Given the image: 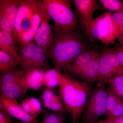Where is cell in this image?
<instances>
[{"label": "cell", "mask_w": 123, "mask_h": 123, "mask_svg": "<svg viewBox=\"0 0 123 123\" xmlns=\"http://www.w3.org/2000/svg\"><path fill=\"white\" fill-rule=\"evenodd\" d=\"M51 27L53 35L48 57L55 68L68 74L76 58L90 47L79 30Z\"/></svg>", "instance_id": "obj_1"}, {"label": "cell", "mask_w": 123, "mask_h": 123, "mask_svg": "<svg viewBox=\"0 0 123 123\" xmlns=\"http://www.w3.org/2000/svg\"><path fill=\"white\" fill-rule=\"evenodd\" d=\"M59 87L60 97L72 118L71 123H79L82 111L93 91L92 87L65 73H62Z\"/></svg>", "instance_id": "obj_2"}, {"label": "cell", "mask_w": 123, "mask_h": 123, "mask_svg": "<svg viewBox=\"0 0 123 123\" xmlns=\"http://www.w3.org/2000/svg\"><path fill=\"white\" fill-rule=\"evenodd\" d=\"M46 11L57 29L79 31V22L69 0H42Z\"/></svg>", "instance_id": "obj_3"}, {"label": "cell", "mask_w": 123, "mask_h": 123, "mask_svg": "<svg viewBox=\"0 0 123 123\" xmlns=\"http://www.w3.org/2000/svg\"><path fill=\"white\" fill-rule=\"evenodd\" d=\"M112 13L111 11L105 12L94 18L85 31L89 41L94 44L98 41L106 45L115 43L117 35L111 18Z\"/></svg>", "instance_id": "obj_4"}, {"label": "cell", "mask_w": 123, "mask_h": 123, "mask_svg": "<svg viewBox=\"0 0 123 123\" xmlns=\"http://www.w3.org/2000/svg\"><path fill=\"white\" fill-rule=\"evenodd\" d=\"M107 89L106 84L97 86L93 90L82 114V123L92 122L106 113Z\"/></svg>", "instance_id": "obj_5"}, {"label": "cell", "mask_w": 123, "mask_h": 123, "mask_svg": "<svg viewBox=\"0 0 123 123\" xmlns=\"http://www.w3.org/2000/svg\"><path fill=\"white\" fill-rule=\"evenodd\" d=\"M25 71L17 68L0 76V94L18 101L23 100L27 90L23 85L22 78Z\"/></svg>", "instance_id": "obj_6"}, {"label": "cell", "mask_w": 123, "mask_h": 123, "mask_svg": "<svg viewBox=\"0 0 123 123\" xmlns=\"http://www.w3.org/2000/svg\"><path fill=\"white\" fill-rule=\"evenodd\" d=\"M33 42L18 48L22 70L26 72L33 68L48 69L49 64L45 50Z\"/></svg>", "instance_id": "obj_7"}, {"label": "cell", "mask_w": 123, "mask_h": 123, "mask_svg": "<svg viewBox=\"0 0 123 123\" xmlns=\"http://www.w3.org/2000/svg\"><path fill=\"white\" fill-rule=\"evenodd\" d=\"M123 71V67L114 49H103L99 60L97 86L108 84L112 78Z\"/></svg>", "instance_id": "obj_8"}, {"label": "cell", "mask_w": 123, "mask_h": 123, "mask_svg": "<svg viewBox=\"0 0 123 123\" xmlns=\"http://www.w3.org/2000/svg\"><path fill=\"white\" fill-rule=\"evenodd\" d=\"M37 4L41 22L36 35L34 42L37 45L44 49L47 57H48L53 35L50 25L51 19L46 11L42 0H37Z\"/></svg>", "instance_id": "obj_9"}, {"label": "cell", "mask_w": 123, "mask_h": 123, "mask_svg": "<svg viewBox=\"0 0 123 123\" xmlns=\"http://www.w3.org/2000/svg\"><path fill=\"white\" fill-rule=\"evenodd\" d=\"M75 13L79 23L86 31L94 18L93 14L96 10L102 9L104 10L102 6L99 4L96 0H74Z\"/></svg>", "instance_id": "obj_10"}, {"label": "cell", "mask_w": 123, "mask_h": 123, "mask_svg": "<svg viewBox=\"0 0 123 123\" xmlns=\"http://www.w3.org/2000/svg\"><path fill=\"white\" fill-rule=\"evenodd\" d=\"M20 5L18 0H0V29L13 35L15 18Z\"/></svg>", "instance_id": "obj_11"}, {"label": "cell", "mask_w": 123, "mask_h": 123, "mask_svg": "<svg viewBox=\"0 0 123 123\" xmlns=\"http://www.w3.org/2000/svg\"><path fill=\"white\" fill-rule=\"evenodd\" d=\"M0 105L10 116L24 123H42L26 113L18 101L0 94Z\"/></svg>", "instance_id": "obj_12"}, {"label": "cell", "mask_w": 123, "mask_h": 123, "mask_svg": "<svg viewBox=\"0 0 123 123\" xmlns=\"http://www.w3.org/2000/svg\"><path fill=\"white\" fill-rule=\"evenodd\" d=\"M20 6L16 15L13 36L16 43L18 42L20 25L23 21L33 13L37 7V0H20Z\"/></svg>", "instance_id": "obj_13"}, {"label": "cell", "mask_w": 123, "mask_h": 123, "mask_svg": "<svg viewBox=\"0 0 123 123\" xmlns=\"http://www.w3.org/2000/svg\"><path fill=\"white\" fill-rule=\"evenodd\" d=\"M47 69L33 68L25 72L22 78L23 85L27 90H38L44 85V72Z\"/></svg>", "instance_id": "obj_14"}, {"label": "cell", "mask_w": 123, "mask_h": 123, "mask_svg": "<svg viewBox=\"0 0 123 123\" xmlns=\"http://www.w3.org/2000/svg\"><path fill=\"white\" fill-rule=\"evenodd\" d=\"M101 55V51L98 49L92 61L78 76V77L89 85L98 80Z\"/></svg>", "instance_id": "obj_15"}, {"label": "cell", "mask_w": 123, "mask_h": 123, "mask_svg": "<svg viewBox=\"0 0 123 123\" xmlns=\"http://www.w3.org/2000/svg\"><path fill=\"white\" fill-rule=\"evenodd\" d=\"M106 118H118L123 115V100L120 98L108 86Z\"/></svg>", "instance_id": "obj_16"}, {"label": "cell", "mask_w": 123, "mask_h": 123, "mask_svg": "<svg viewBox=\"0 0 123 123\" xmlns=\"http://www.w3.org/2000/svg\"><path fill=\"white\" fill-rule=\"evenodd\" d=\"M42 98L46 109L55 112L65 111V107L60 95L56 94L53 89L45 88L42 92Z\"/></svg>", "instance_id": "obj_17"}, {"label": "cell", "mask_w": 123, "mask_h": 123, "mask_svg": "<svg viewBox=\"0 0 123 123\" xmlns=\"http://www.w3.org/2000/svg\"><path fill=\"white\" fill-rule=\"evenodd\" d=\"M15 43L12 35L6 31L0 29V50L10 56L20 65L21 59L14 45Z\"/></svg>", "instance_id": "obj_18"}, {"label": "cell", "mask_w": 123, "mask_h": 123, "mask_svg": "<svg viewBox=\"0 0 123 123\" xmlns=\"http://www.w3.org/2000/svg\"><path fill=\"white\" fill-rule=\"evenodd\" d=\"M98 50L97 48H90L79 55L73 63L68 74L78 77L92 61Z\"/></svg>", "instance_id": "obj_19"}, {"label": "cell", "mask_w": 123, "mask_h": 123, "mask_svg": "<svg viewBox=\"0 0 123 123\" xmlns=\"http://www.w3.org/2000/svg\"><path fill=\"white\" fill-rule=\"evenodd\" d=\"M41 22V18L38 7H37L33 13V23L31 27L19 39L18 43L20 46H23L34 42L35 37L40 26Z\"/></svg>", "instance_id": "obj_20"}, {"label": "cell", "mask_w": 123, "mask_h": 123, "mask_svg": "<svg viewBox=\"0 0 123 123\" xmlns=\"http://www.w3.org/2000/svg\"><path fill=\"white\" fill-rule=\"evenodd\" d=\"M62 73L54 68L48 69L44 72L43 83L45 88L53 89L59 85Z\"/></svg>", "instance_id": "obj_21"}, {"label": "cell", "mask_w": 123, "mask_h": 123, "mask_svg": "<svg viewBox=\"0 0 123 123\" xmlns=\"http://www.w3.org/2000/svg\"><path fill=\"white\" fill-rule=\"evenodd\" d=\"M18 63L8 54L0 50V72L1 74L16 68Z\"/></svg>", "instance_id": "obj_22"}, {"label": "cell", "mask_w": 123, "mask_h": 123, "mask_svg": "<svg viewBox=\"0 0 123 123\" xmlns=\"http://www.w3.org/2000/svg\"><path fill=\"white\" fill-rule=\"evenodd\" d=\"M108 84L114 93L123 100V71L112 78Z\"/></svg>", "instance_id": "obj_23"}, {"label": "cell", "mask_w": 123, "mask_h": 123, "mask_svg": "<svg viewBox=\"0 0 123 123\" xmlns=\"http://www.w3.org/2000/svg\"><path fill=\"white\" fill-rule=\"evenodd\" d=\"M42 114L43 116L42 123H66L65 113L44 110H43Z\"/></svg>", "instance_id": "obj_24"}, {"label": "cell", "mask_w": 123, "mask_h": 123, "mask_svg": "<svg viewBox=\"0 0 123 123\" xmlns=\"http://www.w3.org/2000/svg\"><path fill=\"white\" fill-rule=\"evenodd\" d=\"M104 8L114 12H123V2L118 0H99Z\"/></svg>", "instance_id": "obj_25"}, {"label": "cell", "mask_w": 123, "mask_h": 123, "mask_svg": "<svg viewBox=\"0 0 123 123\" xmlns=\"http://www.w3.org/2000/svg\"><path fill=\"white\" fill-rule=\"evenodd\" d=\"M111 17L116 31L117 39L118 40L123 36V12H114Z\"/></svg>", "instance_id": "obj_26"}, {"label": "cell", "mask_w": 123, "mask_h": 123, "mask_svg": "<svg viewBox=\"0 0 123 123\" xmlns=\"http://www.w3.org/2000/svg\"><path fill=\"white\" fill-rule=\"evenodd\" d=\"M27 99L30 107L31 116L36 118L43 111L42 103L39 99L35 97H29Z\"/></svg>", "instance_id": "obj_27"}, {"label": "cell", "mask_w": 123, "mask_h": 123, "mask_svg": "<svg viewBox=\"0 0 123 123\" xmlns=\"http://www.w3.org/2000/svg\"><path fill=\"white\" fill-rule=\"evenodd\" d=\"M34 12L29 17L24 18L21 23L19 39L18 43L21 37L25 33L28 31L31 27L33 23V15Z\"/></svg>", "instance_id": "obj_28"}, {"label": "cell", "mask_w": 123, "mask_h": 123, "mask_svg": "<svg viewBox=\"0 0 123 123\" xmlns=\"http://www.w3.org/2000/svg\"><path fill=\"white\" fill-rule=\"evenodd\" d=\"M11 116L7 113L4 108L0 105V123H12Z\"/></svg>", "instance_id": "obj_29"}, {"label": "cell", "mask_w": 123, "mask_h": 123, "mask_svg": "<svg viewBox=\"0 0 123 123\" xmlns=\"http://www.w3.org/2000/svg\"><path fill=\"white\" fill-rule=\"evenodd\" d=\"M81 123H123V115L115 118L107 119L105 118L103 120Z\"/></svg>", "instance_id": "obj_30"}, {"label": "cell", "mask_w": 123, "mask_h": 123, "mask_svg": "<svg viewBox=\"0 0 123 123\" xmlns=\"http://www.w3.org/2000/svg\"><path fill=\"white\" fill-rule=\"evenodd\" d=\"M114 50L123 67V47L120 46Z\"/></svg>", "instance_id": "obj_31"}, {"label": "cell", "mask_w": 123, "mask_h": 123, "mask_svg": "<svg viewBox=\"0 0 123 123\" xmlns=\"http://www.w3.org/2000/svg\"><path fill=\"white\" fill-rule=\"evenodd\" d=\"M118 40L120 43V46L123 47V36L120 38Z\"/></svg>", "instance_id": "obj_32"}, {"label": "cell", "mask_w": 123, "mask_h": 123, "mask_svg": "<svg viewBox=\"0 0 123 123\" xmlns=\"http://www.w3.org/2000/svg\"><path fill=\"white\" fill-rule=\"evenodd\" d=\"M12 123H23V122H15V123H13V122Z\"/></svg>", "instance_id": "obj_33"}, {"label": "cell", "mask_w": 123, "mask_h": 123, "mask_svg": "<svg viewBox=\"0 0 123 123\" xmlns=\"http://www.w3.org/2000/svg\"><path fill=\"white\" fill-rule=\"evenodd\" d=\"M122 1H123V0H122Z\"/></svg>", "instance_id": "obj_34"}]
</instances>
